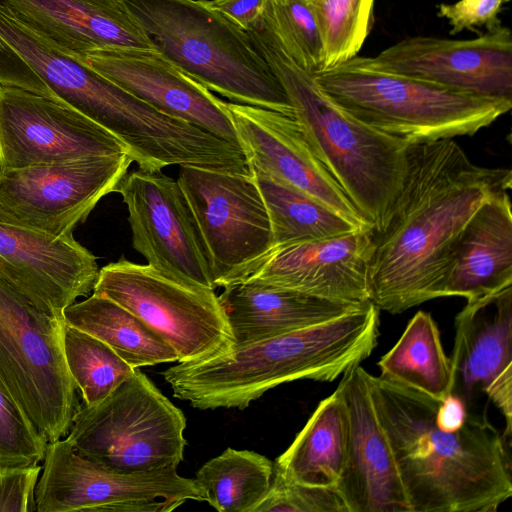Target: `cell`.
I'll list each match as a JSON object with an SVG mask.
<instances>
[{
    "mask_svg": "<svg viewBox=\"0 0 512 512\" xmlns=\"http://www.w3.org/2000/svg\"><path fill=\"white\" fill-rule=\"evenodd\" d=\"M218 299L234 337V346L332 320L369 303L327 299L249 281L225 287Z\"/></svg>",
    "mask_w": 512,
    "mask_h": 512,
    "instance_id": "23",
    "label": "cell"
},
{
    "mask_svg": "<svg viewBox=\"0 0 512 512\" xmlns=\"http://www.w3.org/2000/svg\"><path fill=\"white\" fill-rule=\"evenodd\" d=\"M449 394L461 398L469 411L474 398L485 394L500 410L512 431V286L467 301L455 318Z\"/></svg>",
    "mask_w": 512,
    "mask_h": 512,
    "instance_id": "19",
    "label": "cell"
},
{
    "mask_svg": "<svg viewBox=\"0 0 512 512\" xmlns=\"http://www.w3.org/2000/svg\"><path fill=\"white\" fill-rule=\"evenodd\" d=\"M122 153L119 139L67 103L0 85V173Z\"/></svg>",
    "mask_w": 512,
    "mask_h": 512,
    "instance_id": "14",
    "label": "cell"
},
{
    "mask_svg": "<svg viewBox=\"0 0 512 512\" xmlns=\"http://www.w3.org/2000/svg\"><path fill=\"white\" fill-rule=\"evenodd\" d=\"M370 386L412 512H495L512 496L505 435L485 415L443 431L440 400L382 376L370 374Z\"/></svg>",
    "mask_w": 512,
    "mask_h": 512,
    "instance_id": "2",
    "label": "cell"
},
{
    "mask_svg": "<svg viewBox=\"0 0 512 512\" xmlns=\"http://www.w3.org/2000/svg\"><path fill=\"white\" fill-rule=\"evenodd\" d=\"M380 376L443 400L452 385V367L436 322L418 311L396 344L379 362Z\"/></svg>",
    "mask_w": 512,
    "mask_h": 512,
    "instance_id": "28",
    "label": "cell"
},
{
    "mask_svg": "<svg viewBox=\"0 0 512 512\" xmlns=\"http://www.w3.org/2000/svg\"><path fill=\"white\" fill-rule=\"evenodd\" d=\"M64 322L107 344L134 369L176 362L177 355L138 316L104 296L92 294L63 312Z\"/></svg>",
    "mask_w": 512,
    "mask_h": 512,
    "instance_id": "26",
    "label": "cell"
},
{
    "mask_svg": "<svg viewBox=\"0 0 512 512\" xmlns=\"http://www.w3.org/2000/svg\"><path fill=\"white\" fill-rule=\"evenodd\" d=\"M265 12L287 55L315 74L324 67V47L310 0H267Z\"/></svg>",
    "mask_w": 512,
    "mask_h": 512,
    "instance_id": "32",
    "label": "cell"
},
{
    "mask_svg": "<svg viewBox=\"0 0 512 512\" xmlns=\"http://www.w3.org/2000/svg\"><path fill=\"white\" fill-rule=\"evenodd\" d=\"M348 420L336 389L323 399L291 445L274 463V474L290 482L336 488L347 460Z\"/></svg>",
    "mask_w": 512,
    "mask_h": 512,
    "instance_id": "25",
    "label": "cell"
},
{
    "mask_svg": "<svg viewBox=\"0 0 512 512\" xmlns=\"http://www.w3.org/2000/svg\"><path fill=\"white\" fill-rule=\"evenodd\" d=\"M93 293L126 308L175 351L178 362L204 360L234 344L213 289L121 258L99 270Z\"/></svg>",
    "mask_w": 512,
    "mask_h": 512,
    "instance_id": "9",
    "label": "cell"
},
{
    "mask_svg": "<svg viewBox=\"0 0 512 512\" xmlns=\"http://www.w3.org/2000/svg\"><path fill=\"white\" fill-rule=\"evenodd\" d=\"M371 247L372 227L293 243L272 250L244 281L333 300L371 302Z\"/></svg>",
    "mask_w": 512,
    "mask_h": 512,
    "instance_id": "21",
    "label": "cell"
},
{
    "mask_svg": "<svg viewBox=\"0 0 512 512\" xmlns=\"http://www.w3.org/2000/svg\"><path fill=\"white\" fill-rule=\"evenodd\" d=\"M511 187L510 169L474 164L451 139L409 145L401 187L381 226L372 228L370 301L397 314L443 297L465 225Z\"/></svg>",
    "mask_w": 512,
    "mask_h": 512,
    "instance_id": "1",
    "label": "cell"
},
{
    "mask_svg": "<svg viewBox=\"0 0 512 512\" xmlns=\"http://www.w3.org/2000/svg\"><path fill=\"white\" fill-rule=\"evenodd\" d=\"M379 309L369 302L337 318L241 346L164 372L174 397L200 410L245 409L295 380L333 381L377 346Z\"/></svg>",
    "mask_w": 512,
    "mask_h": 512,
    "instance_id": "3",
    "label": "cell"
},
{
    "mask_svg": "<svg viewBox=\"0 0 512 512\" xmlns=\"http://www.w3.org/2000/svg\"><path fill=\"white\" fill-rule=\"evenodd\" d=\"M186 418L140 370L101 402L78 405L66 440L82 457L117 472L177 468Z\"/></svg>",
    "mask_w": 512,
    "mask_h": 512,
    "instance_id": "7",
    "label": "cell"
},
{
    "mask_svg": "<svg viewBox=\"0 0 512 512\" xmlns=\"http://www.w3.org/2000/svg\"><path fill=\"white\" fill-rule=\"evenodd\" d=\"M506 0H459L438 6V15L451 25V35L463 30H491L500 24L498 14Z\"/></svg>",
    "mask_w": 512,
    "mask_h": 512,
    "instance_id": "36",
    "label": "cell"
},
{
    "mask_svg": "<svg viewBox=\"0 0 512 512\" xmlns=\"http://www.w3.org/2000/svg\"><path fill=\"white\" fill-rule=\"evenodd\" d=\"M205 501L195 479L177 468L109 470L79 455L66 439L49 442L35 488L37 512H171Z\"/></svg>",
    "mask_w": 512,
    "mask_h": 512,
    "instance_id": "10",
    "label": "cell"
},
{
    "mask_svg": "<svg viewBox=\"0 0 512 512\" xmlns=\"http://www.w3.org/2000/svg\"><path fill=\"white\" fill-rule=\"evenodd\" d=\"M177 181L205 244L215 288L244 281L272 249L268 211L251 174L181 166Z\"/></svg>",
    "mask_w": 512,
    "mask_h": 512,
    "instance_id": "11",
    "label": "cell"
},
{
    "mask_svg": "<svg viewBox=\"0 0 512 512\" xmlns=\"http://www.w3.org/2000/svg\"><path fill=\"white\" fill-rule=\"evenodd\" d=\"M274 464L254 451L227 448L207 461L195 481L220 512H255L271 486Z\"/></svg>",
    "mask_w": 512,
    "mask_h": 512,
    "instance_id": "29",
    "label": "cell"
},
{
    "mask_svg": "<svg viewBox=\"0 0 512 512\" xmlns=\"http://www.w3.org/2000/svg\"><path fill=\"white\" fill-rule=\"evenodd\" d=\"M155 49L234 103L293 117L287 94L244 30L202 0H122Z\"/></svg>",
    "mask_w": 512,
    "mask_h": 512,
    "instance_id": "5",
    "label": "cell"
},
{
    "mask_svg": "<svg viewBox=\"0 0 512 512\" xmlns=\"http://www.w3.org/2000/svg\"><path fill=\"white\" fill-rule=\"evenodd\" d=\"M169 116L191 123L238 147L225 101L152 49L112 48L74 58Z\"/></svg>",
    "mask_w": 512,
    "mask_h": 512,
    "instance_id": "18",
    "label": "cell"
},
{
    "mask_svg": "<svg viewBox=\"0 0 512 512\" xmlns=\"http://www.w3.org/2000/svg\"><path fill=\"white\" fill-rule=\"evenodd\" d=\"M47 444L0 379V466L38 465Z\"/></svg>",
    "mask_w": 512,
    "mask_h": 512,
    "instance_id": "33",
    "label": "cell"
},
{
    "mask_svg": "<svg viewBox=\"0 0 512 512\" xmlns=\"http://www.w3.org/2000/svg\"><path fill=\"white\" fill-rule=\"evenodd\" d=\"M348 420L347 460L336 490L349 512H412L388 435L379 419L370 373L360 364L336 388Z\"/></svg>",
    "mask_w": 512,
    "mask_h": 512,
    "instance_id": "16",
    "label": "cell"
},
{
    "mask_svg": "<svg viewBox=\"0 0 512 512\" xmlns=\"http://www.w3.org/2000/svg\"><path fill=\"white\" fill-rule=\"evenodd\" d=\"M206 6L223 14L249 31L264 13L267 0H202Z\"/></svg>",
    "mask_w": 512,
    "mask_h": 512,
    "instance_id": "37",
    "label": "cell"
},
{
    "mask_svg": "<svg viewBox=\"0 0 512 512\" xmlns=\"http://www.w3.org/2000/svg\"><path fill=\"white\" fill-rule=\"evenodd\" d=\"M42 466H0V512H37L35 488Z\"/></svg>",
    "mask_w": 512,
    "mask_h": 512,
    "instance_id": "35",
    "label": "cell"
},
{
    "mask_svg": "<svg viewBox=\"0 0 512 512\" xmlns=\"http://www.w3.org/2000/svg\"><path fill=\"white\" fill-rule=\"evenodd\" d=\"M512 286V210L508 191L486 200L462 230L443 297L471 301Z\"/></svg>",
    "mask_w": 512,
    "mask_h": 512,
    "instance_id": "24",
    "label": "cell"
},
{
    "mask_svg": "<svg viewBox=\"0 0 512 512\" xmlns=\"http://www.w3.org/2000/svg\"><path fill=\"white\" fill-rule=\"evenodd\" d=\"M320 89L345 112L409 145L473 135L512 107L373 67L355 56L313 74Z\"/></svg>",
    "mask_w": 512,
    "mask_h": 512,
    "instance_id": "6",
    "label": "cell"
},
{
    "mask_svg": "<svg viewBox=\"0 0 512 512\" xmlns=\"http://www.w3.org/2000/svg\"><path fill=\"white\" fill-rule=\"evenodd\" d=\"M255 512H349L335 488L290 482L273 474L271 486Z\"/></svg>",
    "mask_w": 512,
    "mask_h": 512,
    "instance_id": "34",
    "label": "cell"
},
{
    "mask_svg": "<svg viewBox=\"0 0 512 512\" xmlns=\"http://www.w3.org/2000/svg\"><path fill=\"white\" fill-rule=\"evenodd\" d=\"M249 172L268 211L271 251L293 243L339 237L361 229L308 193L261 171L249 169Z\"/></svg>",
    "mask_w": 512,
    "mask_h": 512,
    "instance_id": "27",
    "label": "cell"
},
{
    "mask_svg": "<svg viewBox=\"0 0 512 512\" xmlns=\"http://www.w3.org/2000/svg\"><path fill=\"white\" fill-rule=\"evenodd\" d=\"M368 60L385 72L512 101V34L502 25L467 40L406 38Z\"/></svg>",
    "mask_w": 512,
    "mask_h": 512,
    "instance_id": "15",
    "label": "cell"
},
{
    "mask_svg": "<svg viewBox=\"0 0 512 512\" xmlns=\"http://www.w3.org/2000/svg\"><path fill=\"white\" fill-rule=\"evenodd\" d=\"M133 162L127 153L89 156L0 173V219L53 236H73L115 192Z\"/></svg>",
    "mask_w": 512,
    "mask_h": 512,
    "instance_id": "12",
    "label": "cell"
},
{
    "mask_svg": "<svg viewBox=\"0 0 512 512\" xmlns=\"http://www.w3.org/2000/svg\"><path fill=\"white\" fill-rule=\"evenodd\" d=\"M283 86L311 149L345 195L377 229L406 172L409 144L357 120L318 86L281 47L264 10L248 31Z\"/></svg>",
    "mask_w": 512,
    "mask_h": 512,
    "instance_id": "4",
    "label": "cell"
},
{
    "mask_svg": "<svg viewBox=\"0 0 512 512\" xmlns=\"http://www.w3.org/2000/svg\"><path fill=\"white\" fill-rule=\"evenodd\" d=\"M72 59L98 49L156 50L122 0H3Z\"/></svg>",
    "mask_w": 512,
    "mask_h": 512,
    "instance_id": "22",
    "label": "cell"
},
{
    "mask_svg": "<svg viewBox=\"0 0 512 512\" xmlns=\"http://www.w3.org/2000/svg\"><path fill=\"white\" fill-rule=\"evenodd\" d=\"M64 325L0 273V379L48 443L67 435L79 405L64 357Z\"/></svg>",
    "mask_w": 512,
    "mask_h": 512,
    "instance_id": "8",
    "label": "cell"
},
{
    "mask_svg": "<svg viewBox=\"0 0 512 512\" xmlns=\"http://www.w3.org/2000/svg\"><path fill=\"white\" fill-rule=\"evenodd\" d=\"M225 106L248 169L308 193L359 228L372 227L317 158L294 117L234 102Z\"/></svg>",
    "mask_w": 512,
    "mask_h": 512,
    "instance_id": "20",
    "label": "cell"
},
{
    "mask_svg": "<svg viewBox=\"0 0 512 512\" xmlns=\"http://www.w3.org/2000/svg\"><path fill=\"white\" fill-rule=\"evenodd\" d=\"M0 273L39 309L64 320V310L93 291L99 268L73 236L0 219Z\"/></svg>",
    "mask_w": 512,
    "mask_h": 512,
    "instance_id": "17",
    "label": "cell"
},
{
    "mask_svg": "<svg viewBox=\"0 0 512 512\" xmlns=\"http://www.w3.org/2000/svg\"><path fill=\"white\" fill-rule=\"evenodd\" d=\"M115 192L128 210L133 248L148 265L215 290L205 244L177 179L138 168L123 176Z\"/></svg>",
    "mask_w": 512,
    "mask_h": 512,
    "instance_id": "13",
    "label": "cell"
},
{
    "mask_svg": "<svg viewBox=\"0 0 512 512\" xmlns=\"http://www.w3.org/2000/svg\"><path fill=\"white\" fill-rule=\"evenodd\" d=\"M468 413L467 406L461 398L448 394L438 405L435 422L441 430L453 432L464 425Z\"/></svg>",
    "mask_w": 512,
    "mask_h": 512,
    "instance_id": "38",
    "label": "cell"
},
{
    "mask_svg": "<svg viewBox=\"0 0 512 512\" xmlns=\"http://www.w3.org/2000/svg\"><path fill=\"white\" fill-rule=\"evenodd\" d=\"M63 349L68 372L88 406L104 400L135 371L107 344L66 323Z\"/></svg>",
    "mask_w": 512,
    "mask_h": 512,
    "instance_id": "30",
    "label": "cell"
},
{
    "mask_svg": "<svg viewBox=\"0 0 512 512\" xmlns=\"http://www.w3.org/2000/svg\"><path fill=\"white\" fill-rule=\"evenodd\" d=\"M375 0H310L324 47L323 70L357 56L369 35Z\"/></svg>",
    "mask_w": 512,
    "mask_h": 512,
    "instance_id": "31",
    "label": "cell"
}]
</instances>
